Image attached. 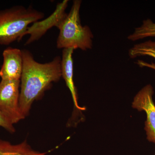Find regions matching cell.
<instances>
[{
    "label": "cell",
    "mask_w": 155,
    "mask_h": 155,
    "mask_svg": "<svg viewBox=\"0 0 155 155\" xmlns=\"http://www.w3.org/2000/svg\"><path fill=\"white\" fill-rule=\"evenodd\" d=\"M23 70L20 79L19 107L22 116H28L33 102L40 98L53 82L62 77L61 58L48 63L37 62L28 50H22Z\"/></svg>",
    "instance_id": "obj_1"
},
{
    "label": "cell",
    "mask_w": 155,
    "mask_h": 155,
    "mask_svg": "<svg viewBox=\"0 0 155 155\" xmlns=\"http://www.w3.org/2000/svg\"><path fill=\"white\" fill-rule=\"evenodd\" d=\"M42 12L33 9L17 5L0 11V45H8L25 36L31 24L44 17Z\"/></svg>",
    "instance_id": "obj_2"
},
{
    "label": "cell",
    "mask_w": 155,
    "mask_h": 155,
    "mask_svg": "<svg viewBox=\"0 0 155 155\" xmlns=\"http://www.w3.org/2000/svg\"><path fill=\"white\" fill-rule=\"evenodd\" d=\"M81 3L80 0L73 1L69 13L58 27L60 30L57 41L58 48L87 51L92 48L94 35L91 29L87 25H82L81 22Z\"/></svg>",
    "instance_id": "obj_3"
},
{
    "label": "cell",
    "mask_w": 155,
    "mask_h": 155,
    "mask_svg": "<svg viewBox=\"0 0 155 155\" xmlns=\"http://www.w3.org/2000/svg\"><path fill=\"white\" fill-rule=\"evenodd\" d=\"M20 80L0 82V110L12 124L25 119L19 107Z\"/></svg>",
    "instance_id": "obj_4"
},
{
    "label": "cell",
    "mask_w": 155,
    "mask_h": 155,
    "mask_svg": "<svg viewBox=\"0 0 155 155\" xmlns=\"http://www.w3.org/2000/svg\"><path fill=\"white\" fill-rule=\"evenodd\" d=\"M153 88L148 84L140 91L134 98L132 107L139 111H144L147 115L144 129L147 139L155 143V105L153 101Z\"/></svg>",
    "instance_id": "obj_5"
},
{
    "label": "cell",
    "mask_w": 155,
    "mask_h": 155,
    "mask_svg": "<svg viewBox=\"0 0 155 155\" xmlns=\"http://www.w3.org/2000/svg\"><path fill=\"white\" fill-rule=\"evenodd\" d=\"M68 0H64L57 5L55 11L46 19L34 22L27 28L25 35H29L30 37L25 42V45H28L33 42L38 40L47 32L50 28L54 26L57 28L67 17L66 10L68 6Z\"/></svg>",
    "instance_id": "obj_6"
},
{
    "label": "cell",
    "mask_w": 155,
    "mask_h": 155,
    "mask_svg": "<svg viewBox=\"0 0 155 155\" xmlns=\"http://www.w3.org/2000/svg\"><path fill=\"white\" fill-rule=\"evenodd\" d=\"M3 63L0 69L2 80H20L23 70L22 50L8 48L3 52Z\"/></svg>",
    "instance_id": "obj_7"
},
{
    "label": "cell",
    "mask_w": 155,
    "mask_h": 155,
    "mask_svg": "<svg viewBox=\"0 0 155 155\" xmlns=\"http://www.w3.org/2000/svg\"><path fill=\"white\" fill-rule=\"evenodd\" d=\"M74 49H64L62 51L61 61L62 77L65 80L67 86L72 95L74 106L79 111L85 110V108L79 106L78 102L77 91L73 80V60L72 55Z\"/></svg>",
    "instance_id": "obj_8"
},
{
    "label": "cell",
    "mask_w": 155,
    "mask_h": 155,
    "mask_svg": "<svg viewBox=\"0 0 155 155\" xmlns=\"http://www.w3.org/2000/svg\"><path fill=\"white\" fill-rule=\"evenodd\" d=\"M48 152H41L33 150L26 140L13 144L0 139V155H46Z\"/></svg>",
    "instance_id": "obj_9"
},
{
    "label": "cell",
    "mask_w": 155,
    "mask_h": 155,
    "mask_svg": "<svg viewBox=\"0 0 155 155\" xmlns=\"http://www.w3.org/2000/svg\"><path fill=\"white\" fill-rule=\"evenodd\" d=\"M155 37V23L151 19H147L142 24L134 29L133 33L127 36L128 40L135 41L148 37Z\"/></svg>",
    "instance_id": "obj_10"
},
{
    "label": "cell",
    "mask_w": 155,
    "mask_h": 155,
    "mask_svg": "<svg viewBox=\"0 0 155 155\" xmlns=\"http://www.w3.org/2000/svg\"><path fill=\"white\" fill-rule=\"evenodd\" d=\"M131 59L142 56H147L155 59V41H147L134 45L128 51Z\"/></svg>",
    "instance_id": "obj_11"
},
{
    "label": "cell",
    "mask_w": 155,
    "mask_h": 155,
    "mask_svg": "<svg viewBox=\"0 0 155 155\" xmlns=\"http://www.w3.org/2000/svg\"><path fill=\"white\" fill-rule=\"evenodd\" d=\"M0 126L5 128L11 133H14L15 132V128L14 125L3 115L0 110Z\"/></svg>",
    "instance_id": "obj_12"
},
{
    "label": "cell",
    "mask_w": 155,
    "mask_h": 155,
    "mask_svg": "<svg viewBox=\"0 0 155 155\" xmlns=\"http://www.w3.org/2000/svg\"><path fill=\"white\" fill-rule=\"evenodd\" d=\"M136 64L141 68L146 67V68L153 69L155 71V64L153 62L149 63L145 62V61H142V60H138L136 62Z\"/></svg>",
    "instance_id": "obj_13"
},
{
    "label": "cell",
    "mask_w": 155,
    "mask_h": 155,
    "mask_svg": "<svg viewBox=\"0 0 155 155\" xmlns=\"http://www.w3.org/2000/svg\"></svg>",
    "instance_id": "obj_14"
}]
</instances>
